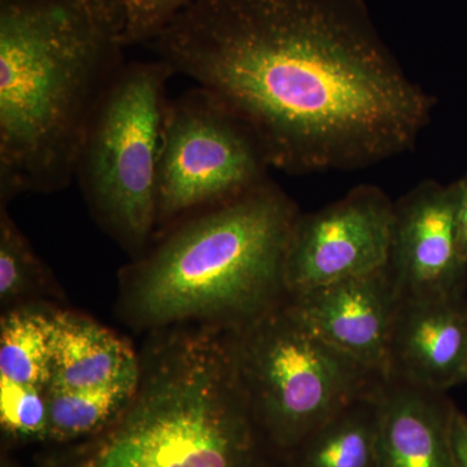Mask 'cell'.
<instances>
[{
    "label": "cell",
    "mask_w": 467,
    "mask_h": 467,
    "mask_svg": "<svg viewBox=\"0 0 467 467\" xmlns=\"http://www.w3.org/2000/svg\"><path fill=\"white\" fill-rule=\"evenodd\" d=\"M150 43L251 129L270 168L292 175L402 155L436 104L365 0H193Z\"/></svg>",
    "instance_id": "obj_1"
},
{
    "label": "cell",
    "mask_w": 467,
    "mask_h": 467,
    "mask_svg": "<svg viewBox=\"0 0 467 467\" xmlns=\"http://www.w3.org/2000/svg\"><path fill=\"white\" fill-rule=\"evenodd\" d=\"M112 0H0V199L54 192L124 67Z\"/></svg>",
    "instance_id": "obj_2"
},
{
    "label": "cell",
    "mask_w": 467,
    "mask_h": 467,
    "mask_svg": "<svg viewBox=\"0 0 467 467\" xmlns=\"http://www.w3.org/2000/svg\"><path fill=\"white\" fill-rule=\"evenodd\" d=\"M299 208L267 180L184 218L133 270L140 321L218 319L239 328L285 300V260Z\"/></svg>",
    "instance_id": "obj_3"
},
{
    "label": "cell",
    "mask_w": 467,
    "mask_h": 467,
    "mask_svg": "<svg viewBox=\"0 0 467 467\" xmlns=\"http://www.w3.org/2000/svg\"><path fill=\"white\" fill-rule=\"evenodd\" d=\"M254 422L232 340L184 335L150 362L128 407L77 467H252Z\"/></svg>",
    "instance_id": "obj_4"
},
{
    "label": "cell",
    "mask_w": 467,
    "mask_h": 467,
    "mask_svg": "<svg viewBox=\"0 0 467 467\" xmlns=\"http://www.w3.org/2000/svg\"><path fill=\"white\" fill-rule=\"evenodd\" d=\"M232 344L254 420L285 448L386 382L313 333L285 300L236 328Z\"/></svg>",
    "instance_id": "obj_5"
},
{
    "label": "cell",
    "mask_w": 467,
    "mask_h": 467,
    "mask_svg": "<svg viewBox=\"0 0 467 467\" xmlns=\"http://www.w3.org/2000/svg\"><path fill=\"white\" fill-rule=\"evenodd\" d=\"M174 70L165 61L124 64L107 88L77 156L75 178L98 220L130 251L158 226V161Z\"/></svg>",
    "instance_id": "obj_6"
},
{
    "label": "cell",
    "mask_w": 467,
    "mask_h": 467,
    "mask_svg": "<svg viewBox=\"0 0 467 467\" xmlns=\"http://www.w3.org/2000/svg\"><path fill=\"white\" fill-rule=\"evenodd\" d=\"M250 128L196 86L168 101L158 161V226L232 201L269 180Z\"/></svg>",
    "instance_id": "obj_7"
},
{
    "label": "cell",
    "mask_w": 467,
    "mask_h": 467,
    "mask_svg": "<svg viewBox=\"0 0 467 467\" xmlns=\"http://www.w3.org/2000/svg\"><path fill=\"white\" fill-rule=\"evenodd\" d=\"M395 202L358 184L327 207L297 217L285 260L287 296L386 269Z\"/></svg>",
    "instance_id": "obj_8"
},
{
    "label": "cell",
    "mask_w": 467,
    "mask_h": 467,
    "mask_svg": "<svg viewBox=\"0 0 467 467\" xmlns=\"http://www.w3.org/2000/svg\"><path fill=\"white\" fill-rule=\"evenodd\" d=\"M457 199L456 182L426 180L395 202L386 270L398 300L466 295Z\"/></svg>",
    "instance_id": "obj_9"
},
{
    "label": "cell",
    "mask_w": 467,
    "mask_h": 467,
    "mask_svg": "<svg viewBox=\"0 0 467 467\" xmlns=\"http://www.w3.org/2000/svg\"><path fill=\"white\" fill-rule=\"evenodd\" d=\"M285 301L322 340L387 379L399 300L386 269L318 285Z\"/></svg>",
    "instance_id": "obj_10"
},
{
    "label": "cell",
    "mask_w": 467,
    "mask_h": 467,
    "mask_svg": "<svg viewBox=\"0 0 467 467\" xmlns=\"http://www.w3.org/2000/svg\"><path fill=\"white\" fill-rule=\"evenodd\" d=\"M466 373V295L399 300L386 380L445 392Z\"/></svg>",
    "instance_id": "obj_11"
},
{
    "label": "cell",
    "mask_w": 467,
    "mask_h": 467,
    "mask_svg": "<svg viewBox=\"0 0 467 467\" xmlns=\"http://www.w3.org/2000/svg\"><path fill=\"white\" fill-rule=\"evenodd\" d=\"M376 400L377 467H456L445 392L386 380Z\"/></svg>",
    "instance_id": "obj_12"
},
{
    "label": "cell",
    "mask_w": 467,
    "mask_h": 467,
    "mask_svg": "<svg viewBox=\"0 0 467 467\" xmlns=\"http://www.w3.org/2000/svg\"><path fill=\"white\" fill-rule=\"evenodd\" d=\"M51 386L60 389H92L135 384L140 368L124 340L90 319L52 315Z\"/></svg>",
    "instance_id": "obj_13"
},
{
    "label": "cell",
    "mask_w": 467,
    "mask_h": 467,
    "mask_svg": "<svg viewBox=\"0 0 467 467\" xmlns=\"http://www.w3.org/2000/svg\"><path fill=\"white\" fill-rule=\"evenodd\" d=\"M377 393L349 405L301 442L300 467H377Z\"/></svg>",
    "instance_id": "obj_14"
},
{
    "label": "cell",
    "mask_w": 467,
    "mask_h": 467,
    "mask_svg": "<svg viewBox=\"0 0 467 467\" xmlns=\"http://www.w3.org/2000/svg\"><path fill=\"white\" fill-rule=\"evenodd\" d=\"M52 316L36 310L9 312L0 325V384L50 389Z\"/></svg>",
    "instance_id": "obj_15"
},
{
    "label": "cell",
    "mask_w": 467,
    "mask_h": 467,
    "mask_svg": "<svg viewBox=\"0 0 467 467\" xmlns=\"http://www.w3.org/2000/svg\"><path fill=\"white\" fill-rule=\"evenodd\" d=\"M138 384L48 391V438L69 441L99 431L128 407Z\"/></svg>",
    "instance_id": "obj_16"
},
{
    "label": "cell",
    "mask_w": 467,
    "mask_h": 467,
    "mask_svg": "<svg viewBox=\"0 0 467 467\" xmlns=\"http://www.w3.org/2000/svg\"><path fill=\"white\" fill-rule=\"evenodd\" d=\"M46 270L7 212L0 209V300L16 301L41 287Z\"/></svg>",
    "instance_id": "obj_17"
},
{
    "label": "cell",
    "mask_w": 467,
    "mask_h": 467,
    "mask_svg": "<svg viewBox=\"0 0 467 467\" xmlns=\"http://www.w3.org/2000/svg\"><path fill=\"white\" fill-rule=\"evenodd\" d=\"M48 391L0 384V425L5 435L17 441L48 438Z\"/></svg>",
    "instance_id": "obj_18"
},
{
    "label": "cell",
    "mask_w": 467,
    "mask_h": 467,
    "mask_svg": "<svg viewBox=\"0 0 467 467\" xmlns=\"http://www.w3.org/2000/svg\"><path fill=\"white\" fill-rule=\"evenodd\" d=\"M124 20L126 47L150 43L193 0H112Z\"/></svg>",
    "instance_id": "obj_19"
},
{
    "label": "cell",
    "mask_w": 467,
    "mask_h": 467,
    "mask_svg": "<svg viewBox=\"0 0 467 467\" xmlns=\"http://www.w3.org/2000/svg\"><path fill=\"white\" fill-rule=\"evenodd\" d=\"M451 438L456 467H467V416L457 408L451 416Z\"/></svg>",
    "instance_id": "obj_20"
},
{
    "label": "cell",
    "mask_w": 467,
    "mask_h": 467,
    "mask_svg": "<svg viewBox=\"0 0 467 467\" xmlns=\"http://www.w3.org/2000/svg\"><path fill=\"white\" fill-rule=\"evenodd\" d=\"M456 183L459 189L456 211L457 238L461 256L467 263V171L463 177L456 181Z\"/></svg>",
    "instance_id": "obj_21"
},
{
    "label": "cell",
    "mask_w": 467,
    "mask_h": 467,
    "mask_svg": "<svg viewBox=\"0 0 467 467\" xmlns=\"http://www.w3.org/2000/svg\"><path fill=\"white\" fill-rule=\"evenodd\" d=\"M465 382H467V373H466V380H465Z\"/></svg>",
    "instance_id": "obj_22"
}]
</instances>
